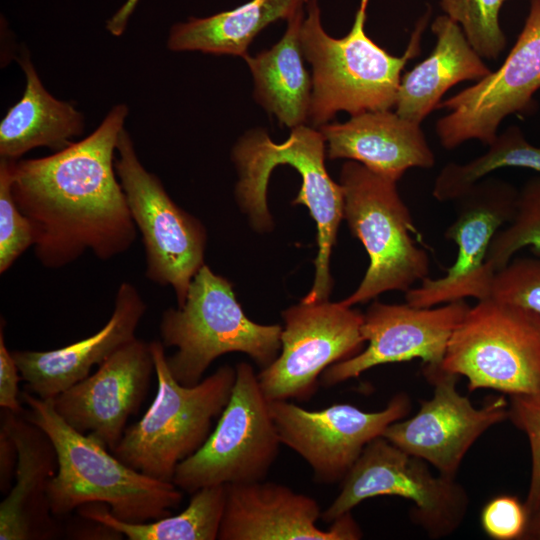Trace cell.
<instances>
[{
	"instance_id": "1f68e13d",
	"label": "cell",
	"mask_w": 540,
	"mask_h": 540,
	"mask_svg": "<svg viewBox=\"0 0 540 540\" xmlns=\"http://www.w3.org/2000/svg\"><path fill=\"white\" fill-rule=\"evenodd\" d=\"M490 299L540 315V258L511 259L496 271Z\"/></svg>"
},
{
	"instance_id": "5bb4252c",
	"label": "cell",
	"mask_w": 540,
	"mask_h": 540,
	"mask_svg": "<svg viewBox=\"0 0 540 540\" xmlns=\"http://www.w3.org/2000/svg\"><path fill=\"white\" fill-rule=\"evenodd\" d=\"M518 190L495 178L481 179L455 201L456 217L445 238L458 248L454 264L440 278L426 277L405 292L406 303L434 307L474 298L490 299L496 273L487 261L495 234L514 216Z\"/></svg>"
},
{
	"instance_id": "d6986e66",
	"label": "cell",
	"mask_w": 540,
	"mask_h": 540,
	"mask_svg": "<svg viewBox=\"0 0 540 540\" xmlns=\"http://www.w3.org/2000/svg\"><path fill=\"white\" fill-rule=\"evenodd\" d=\"M319 503L288 486L266 481L226 485L219 540H358L351 512L323 530Z\"/></svg>"
},
{
	"instance_id": "f1b7e54d",
	"label": "cell",
	"mask_w": 540,
	"mask_h": 540,
	"mask_svg": "<svg viewBox=\"0 0 540 540\" xmlns=\"http://www.w3.org/2000/svg\"><path fill=\"white\" fill-rule=\"evenodd\" d=\"M523 248L540 256V176L530 178L518 190L514 216L495 234L487 261L498 271Z\"/></svg>"
},
{
	"instance_id": "83f0119b",
	"label": "cell",
	"mask_w": 540,
	"mask_h": 540,
	"mask_svg": "<svg viewBox=\"0 0 540 540\" xmlns=\"http://www.w3.org/2000/svg\"><path fill=\"white\" fill-rule=\"evenodd\" d=\"M507 167L540 173V146L529 143L518 126L498 134L481 156L464 164H446L435 179L432 194L440 202L455 201L485 176Z\"/></svg>"
},
{
	"instance_id": "cb8c5ba5",
	"label": "cell",
	"mask_w": 540,
	"mask_h": 540,
	"mask_svg": "<svg viewBox=\"0 0 540 540\" xmlns=\"http://www.w3.org/2000/svg\"><path fill=\"white\" fill-rule=\"evenodd\" d=\"M18 62L25 89L0 123V158L8 160H19L38 147L60 151L85 128L84 116L74 104L55 98L45 88L28 51L21 53Z\"/></svg>"
},
{
	"instance_id": "484cf974",
	"label": "cell",
	"mask_w": 540,
	"mask_h": 540,
	"mask_svg": "<svg viewBox=\"0 0 540 540\" xmlns=\"http://www.w3.org/2000/svg\"><path fill=\"white\" fill-rule=\"evenodd\" d=\"M309 0H251L235 9L174 25L167 47L245 57L252 40L270 23L292 18Z\"/></svg>"
},
{
	"instance_id": "d4e9b609",
	"label": "cell",
	"mask_w": 540,
	"mask_h": 540,
	"mask_svg": "<svg viewBox=\"0 0 540 540\" xmlns=\"http://www.w3.org/2000/svg\"><path fill=\"white\" fill-rule=\"evenodd\" d=\"M303 10L287 22L281 40L269 50L244 57L254 81V97L280 124L294 128L309 117L312 78L305 69L300 44Z\"/></svg>"
},
{
	"instance_id": "9a60e30c",
	"label": "cell",
	"mask_w": 540,
	"mask_h": 540,
	"mask_svg": "<svg viewBox=\"0 0 540 540\" xmlns=\"http://www.w3.org/2000/svg\"><path fill=\"white\" fill-rule=\"evenodd\" d=\"M269 407L281 443L302 457L322 484L342 482L368 443L411 410L405 393L376 412L346 403L314 411L290 400L269 401Z\"/></svg>"
},
{
	"instance_id": "d590c367",
	"label": "cell",
	"mask_w": 540,
	"mask_h": 540,
	"mask_svg": "<svg viewBox=\"0 0 540 540\" xmlns=\"http://www.w3.org/2000/svg\"><path fill=\"white\" fill-rule=\"evenodd\" d=\"M17 452L10 436L1 429L0 432V480L1 490H7L10 484L11 472L16 467Z\"/></svg>"
},
{
	"instance_id": "2e32d148",
	"label": "cell",
	"mask_w": 540,
	"mask_h": 540,
	"mask_svg": "<svg viewBox=\"0 0 540 540\" xmlns=\"http://www.w3.org/2000/svg\"><path fill=\"white\" fill-rule=\"evenodd\" d=\"M424 374L433 384V396L420 400V408L413 417L392 423L382 437L430 463L440 475L455 478L474 442L508 418V402L499 396L476 408L457 391V375L441 368L424 369Z\"/></svg>"
},
{
	"instance_id": "836d02e7",
	"label": "cell",
	"mask_w": 540,
	"mask_h": 540,
	"mask_svg": "<svg viewBox=\"0 0 540 540\" xmlns=\"http://www.w3.org/2000/svg\"><path fill=\"white\" fill-rule=\"evenodd\" d=\"M529 522L524 504L516 497L500 495L490 500L481 513L485 533L496 540H513L523 537Z\"/></svg>"
},
{
	"instance_id": "30bf717a",
	"label": "cell",
	"mask_w": 540,
	"mask_h": 540,
	"mask_svg": "<svg viewBox=\"0 0 540 540\" xmlns=\"http://www.w3.org/2000/svg\"><path fill=\"white\" fill-rule=\"evenodd\" d=\"M115 169L141 234L145 276L155 284L173 288L181 307L194 276L204 265L206 229L179 207L157 175L144 167L125 128L117 142Z\"/></svg>"
},
{
	"instance_id": "44dd1931",
	"label": "cell",
	"mask_w": 540,
	"mask_h": 540,
	"mask_svg": "<svg viewBox=\"0 0 540 540\" xmlns=\"http://www.w3.org/2000/svg\"><path fill=\"white\" fill-rule=\"evenodd\" d=\"M421 124L391 110L368 111L344 123L319 127L329 159L356 161L372 172L397 182L410 168H432L435 155Z\"/></svg>"
},
{
	"instance_id": "e0dca14e",
	"label": "cell",
	"mask_w": 540,
	"mask_h": 540,
	"mask_svg": "<svg viewBox=\"0 0 540 540\" xmlns=\"http://www.w3.org/2000/svg\"><path fill=\"white\" fill-rule=\"evenodd\" d=\"M469 307L465 300L434 307L373 302L361 326L367 347L328 367L321 383L334 386L373 367L416 358L424 362V369L440 368L451 335Z\"/></svg>"
},
{
	"instance_id": "603a6c76",
	"label": "cell",
	"mask_w": 540,
	"mask_h": 540,
	"mask_svg": "<svg viewBox=\"0 0 540 540\" xmlns=\"http://www.w3.org/2000/svg\"><path fill=\"white\" fill-rule=\"evenodd\" d=\"M436 37L432 52L401 77L395 112L421 122L442 101L443 95L463 81L477 82L492 70L468 42L458 23L440 15L431 24Z\"/></svg>"
},
{
	"instance_id": "4fadbf2b",
	"label": "cell",
	"mask_w": 540,
	"mask_h": 540,
	"mask_svg": "<svg viewBox=\"0 0 540 540\" xmlns=\"http://www.w3.org/2000/svg\"><path fill=\"white\" fill-rule=\"evenodd\" d=\"M540 90V0H530L524 26L502 65L485 78L442 100L448 113L435 131L441 145L452 150L469 140L490 145L501 122L535 106Z\"/></svg>"
},
{
	"instance_id": "ac0fdd59",
	"label": "cell",
	"mask_w": 540,
	"mask_h": 540,
	"mask_svg": "<svg viewBox=\"0 0 540 540\" xmlns=\"http://www.w3.org/2000/svg\"><path fill=\"white\" fill-rule=\"evenodd\" d=\"M154 371L149 343L135 338L53 398L54 408L70 427L112 451L144 401Z\"/></svg>"
},
{
	"instance_id": "7402d4cb",
	"label": "cell",
	"mask_w": 540,
	"mask_h": 540,
	"mask_svg": "<svg viewBox=\"0 0 540 540\" xmlns=\"http://www.w3.org/2000/svg\"><path fill=\"white\" fill-rule=\"evenodd\" d=\"M1 429L12 439L15 484L0 505V540L48 538L53 534L48 486L58 467L47 434L22 414L6 410Z\"/></svg>"
},
{
	"instance_id": "74e56055",
	"label": "cell",
	"mask_w": 540,
	"mask_h": 540,
	"mask_svg": "<svg viewBox=\"0 0 540 540\" xmlns=\"http://www.w3.org/2000/svg\"><path fill=\"white\" fill-rule=\"evenodd\" d=\"M523 536L525 538L540 539V508L530 517L527 529Z\"/></svg>"
},
{
	"instance_id": "52a82bcc",
	"label": "cell",
	"mask_w": 540,
	"mask_h": 540,
	"mask_svg": "<svg viewBox=\"0 0 540 540\" xmlns=\"http://www.w3.org/2000/svg\"><path fill=\"white\" fill-rule=\"evenodd\" d=\"M396 183L362 164L342 166L344 219L363 244L369 266L358 288L342 304L352 307L387 291L407 292L429 274V257L412 237L418 231Z\"/></svg>"
},
{
	"instance_id": "4dcf8cb0",
	"label": "cell",
	"mask_w": 540,
	"mask_h": 540,
	"mask_svg": "<svg viewBox=\"0 0 540 540\" xmlns=\"http://www.w3.org/2000/svg\"><path fill=\"white\" fill-rule=\"evenodd\" d=\"M11 160L0 158V273L34 245L33 228L11 190Z\"/></svg>"
},
{
	"instance_id": "ffe728a7",
	"label": "cell",
	"mask_w": 540,
	"mask_h": 540,
	"mask_svg": "<svg viewBox=\"0 0 540 540\" xmlns=\"http://www.w3.org/2000/svg\"><path fill=\"white\" fill-rule=\"evenodd\" d=\"M146 308L136 287L122 282L109 320L96 333L49 351H12L28 392L42 399H53L88 377L94 365L99 366L136 338L135 332Z\"/></svg>"
},
{
	"instance_id": "8fae6325",
	"label": "cell",
	"mask_w": 540,
	"mask_h": 540,
	"mask_svg": "<svg viewBox=\"0 0 540 540\" xmlns=\"http://www.w3.org/2000/svg\"><path fill=\"white\" fill-rule=\"evenodd\" d=\"M378 496L412 501V519L432 538L453 533L468 507L467 493L455 478L433 475L425 460L380 436L364 448L321 519L332 523L362 501Z\"/></svg>"
},
{
	"instance_id": "f546056e",
	"label": "cell",
	"mask_w": 540,
	"mask_h": 540,
	"mask_svg": "<svg viewBox=\"0 0 540 540\" xmlns=\"http://www.w3.org/2000/svg\"><path fill=\"white\" fill-rule=\"evenodd\" d=\"M507 0H439L444 14L458 23L468 42L482 57L499 58L507 44L499 13Z\"/></svg>"
},
{
	"instance_id": "e575fe53",
	"label": "cell",
	"mask_w": 540,
	"mask_h": 540,
	"mask_svg": "<svg viewBox=\"0 0 540 540\" xmlns=\"http://www.w3.org/2000/svg\"><path fill=\"white\" fill-rule=\"evenodd\" d=\"M3 320L0 327V406L15 414H23L18 383L21 379L18 366L9 351L4 336Z\"/></svg>"
},
{
	"instance_id": "3957f363",
	"label": "cell",
	"mask_w": 540,
	"mask_h": 540,
	"mask_svg": "<svg viewBox=\"0 0 540 540\" xmlns=\"http://www.w3.org/2000/svg\"><path fill=\"white\" fill-rule=\"evenodd\" d=\"M368 3L360 0L350 32L336 39L321 25L317 0L308 1L300 44L313 71L308 117L313 127L327 124L339 111L355 116L391 110L396 104L402 70L421 52L429 10L417 21L404 53L394 56L365 32Z\"/></svg>"
},
{
	"instance_id": "9c48e42d",
	"label": "cell",
	"mask_w": 540,
	"mask_h": 540,
	"mask_svg": "<svg viewBox=\"0 0 540 540\" xmlns=\"http://www.w3.org/2000/svg\"><path fill=\"white\" fill-rule=\"evenodd\" d=\"M235 370L230 399L215 428L176 468L172 483L186 493L263 481L279 455L282 443L258 374L247 362Z\"/></svg>"
},
{
	"instance_id": "277c9868",
	"label": "cell",
	"mask_w": 540,
	"mask_h": 540,
	"mask_svg": "<svg viewBox=\"0 0 540 540\" xmlns=\"http://www.w3.org/2000/svg\"><path fill=\"white\" fill-rule=\"evenodd\" d=\"M232 159L239 174L235 189L237 202L258 231L272 227L266 199L272 170L288 164L301 175V189L292 204H302L309 209L317 226L318 246L314 283L301 301L328 300L333 285L330 254L339 224L344 219V191L326 170L322 133L303 124L292 128L288 139L276 144L264 130H253L238 140Z\"/></svg>"
},
{
	"instance_id": "7c38bea8",
	"label": "cell",
	"mask_w": 540,
	"mask_h": 540,
	"mask_svg": "<svg viewBox=\"0 0 540 540\" xmlns=\"http://www.w3.org/2000/svg\"><path fill=\"white\" fill-rule=\"evenodd\" d=\"M282 317L280 353L258 373L259 384L268 401L305 402L328 367L362 351L363 314L341 301L324 300L301 301Z\"/></svg>"
},
{
	"instance_id": "8992f818",
	"label": "cell",
	"mask_w": 540,
	"mask_h": 540,
	"mask_svg": "<svg viewBox=\"0 0 540 540\" xmlns=\"http://www.w3.org/2000/svg\"><path fill=\"white\" fill-rule=\"evenodd\" d=\"M282 326L250 320L237 301L232 284L203 265L194 276L184 304L162 313L160 336L174 378L195 385L211 363L226 353L247 354L261 369L281 350Z\"/></svg>"
},
{
	"instance_id": "6da1fadb",
	"label": "cell",
	"mask_w": 540,
	"mask_h": 540,
	"mask_svg": "<svg viewBox=\"0 0 540 540\" xmlns=\"http://www.w3.org/2000/svg\"><path fill=\"white\" fill-rule=\"evenodd\" d=\"M128 113L117 104L84 139L49 156L11 160L12 194L42 266L63 268L88 251L106 261L134 243L137 228L115 169Z\"/></svg>"
},
{
	"instance_id": "8d00e7d4",
	"label": "cell",
	"mask_w": 540,
	"mask_h": 540,
	"mask_svg": "<svg viewBox=\"0 0 540 540\" xmlns=\"http://www.w3.org/2000/svg\"><path fill=\"white\" fill-rule=\"evenodd\" d=\"M138 0H127L126 3L107 21V30L115 36H120L127 25Z\"/></svg>"
},
{
	"instance_id": "5b68a950",
	"label": "cell",
	"mask_w": 540,
	"mask_h": 540,
	"mask_svg": "<svg viewBox=\"0 0 540 540\" xmlns=\"http://www.w3.org/2000/svg\"><path fill=\"white\" fill-rule=\"evenodd\" d=\"M157 393L142 418L128 426L111 453L154 479L172 482L177 466L197 452L212 432L213 420L227 405L236 370L219 367L195 385L180 384L170 372L165 347L149 342Z\"/></svg>"
},
{
	"instance_id": "7a4b0ae2",
	"label": "cell",
	"mask_w": 540,
	"mask_h": 540,
	"mask_svg": "<svg viewBox=\"0 0 540 540\" xmlns=\"http://www.w3.org/2000/svg\"><path fill=\"white\" fill-rule=\"evenodd\" d=\"M25 417L50 438L58 467L48 486L52 515H66L89 503L109 507L117 519L142 523L172 514L183 494L172 482L147 476L121 462L93 438L70 427L56 412L53 399L25 391Z\"/></svg>"
},
{
	"instance_id": "4316f807",
	"label": "cell",
	"mask_w": 540,
	"mask_h": 540,
	"mask_svg": "<svg viewBox=\"0 0 540 540\" xmlns=\"http://www.w3.org/2000/svg\"><path fill=\"white\" fill-rule=\"evenodd\" d=\"M225 503L226 485H216L194 492L182 512L149 522L121 521L102 503L85 504L77 510L86 520L101 523L129 540H216Z\"/></svg>"
},
{
	"instance_id": "ba28073f",
	"label": "cell",
	"mask_w": 540,
	"mask_h": 540,
	"mask_svg": "<svg viewBox=\"0 0 540 540\" xmlns=\"http://www.w3.org/2000/svg\"><path fill=\"white\" fill-rule=\"evenodd\" d=\"M440 368L466 377L470 392H540V315L493 299L478 301L452 333Z\"/></svg>"
},
{
	"instance_id": "d6a6232c",
	"label": "cell",
	"mask_w": 540,
	"mask_h": 540,
	"mask_svg": "<svg viewBox=\"0 0 540 540\" xmlns=\"http://www.w3.org/2000/svg\"><path fill=\"white\" fill-rule=\"evenodd\" d=\"M508 418L528 438L532 469L525 507L529 519L540 508V392L510 395Z\"/></svg>"
}]
</instances>
